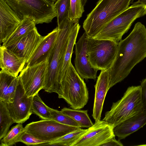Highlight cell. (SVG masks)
I'll list each match as a JSON object with an SVG mask.
<instances>
[{
	"instance_id": "cell-30",
	"label": "cell",
	"mask_w": 146,
	"mask_h": 146,
	"mask_svg": "<svg viewBox=\"0 0 146 146\" xmlns=\"http://www.w3.org/2000/svg\"><path fill=\"white\" fill-rule=\"evenodd\" d=\"M84 11L82 0H70L68 18L71 20H79Z\"/></svg>"
},
{
	"instance_id": "cell-16",
	"label": "cell",
	"mask_w": 146,
	"mask_h": 146,
	"mask_svg": "<svg viewBox=\"0 0 146 146\" xmlns=\"http://www.w3.org/2000/svg\"><path fill=\"white\" fill-rule=\"evenodd\" d=\"M58 31V27L42 39L25 66H31L46 60L50 56L54 48Z\"/></svg>"
},
{
	"instance_id": "cell-9",
	"label": "cell",
	"mask_w": 146,
	"mask_h": 146,
	"mask_svg": "<svg viewBox=\"0 0 146 146\" xmlns=\"http://www.w3.org/2000/svg\"><path fill=\"white\" fill-rule=\"evenodd\" d=\"M24 128L25 132L36 138L49 142L80 128L62 124L51 119L33 121Z\"/></svg>"
},
{
	"instance_id": "cell-37",
	"label": "cell",
	"mask_w": 146,
	"mask_h": 146,
	"mask_svg": "<svg viewBox=\"0 0 146 146\" xmlns=\"http://www.w3.org/2000/svg\"><path fill=\"white\" fill-rule=\"evenodd\" d=\"M144 145V146H146V144H145V145Z\"/></svg>"
},
{
	"instance_id": "cell-4",
	"label": "cell",
	"mask_w": 146,
	"mask_h": 146,
	"mask_svg": "<svg viewBox=\"0 0 146 146\" xmlns=\"http://www.w3.org/2000/svg\"><path fill=\"white\" fill-rule=\"evenodd\" d=\"M70 108L81 109L87 103L89 98L86 84L71 62L63 78L58 83L56 93Z\"/></svg>"
},
{
	"instance_id": "cell-8",
	"label": "cell",
	"mask_w": 146,
	"mask_h": 146,
	"mask_svg": "<svg viewBox=\"0 0 146 146\" xmlns=\"http://www.w3.org/2000/svg\"><path fill=\"white\" fill-rule=\"evenodd\" d=\"M118 43L88 37L87 55L91 65L98 70L110 69L115 58Z\"/></svg>"
},
{
	"instance_id": "cell-28",
	"label": "cell",
	"mask_w": 146,
	"mask_h": 146,
	"mask_svg": "<svg viewBox=\"0 0 146 146\" xmlns=\"http://www.w3.org/2000/svg\"><path fill=\"white\" fill-rule=\"evenodd\" d=\"M70 2V0H58L54 3L57 13L58 25L68 18Z\"/></svg>"
},
{
	"instance_id": "cell-25",
	"label": "cell",
	"mask_w": 146,
	"mask_h": 146,
	"mask_svg": "<svg viewBox=\"0 0 146 146\" xmlns=\"http://www.w3.org/2000/svg\"><path fill=\"white\" fill-rule=\"evenodd\" d=\"M22 124L18 123L11 128L0 140V146H11L19 142L21 136L25 131Z\"/></svg>"
},
{
	"instance_id": "cell-7",
	"label": "cell",
	"mask_w": 146,
	"mask_h": 146,
	"mask_svg": "<svg viewBox=\"0 0 146 146\" xmlns=\"http://www.w3.org/2000/svg\"><path fill=\"white\" fill-rule=\"evenodd\" d=\"M21 20L29 17L36 24L48 23L57 16L54 3L47 0H5Z\"/></svg>"
},
{
	"instance_id": "cell-33",
	"label": "cell",
	"mask_w": 146,
	"mask_h": 146,
	"mask_svg": "<svg viewBox=\"0 0 146 146\" xmlns=\"http://www.w3.org/2000/svg\"><path fill=\"white\" fill-rule=\"evenodd\" d=\"M122 143L120 140H117L114 137L106 142L102 145L101 146H123Z\"/></svg>"
},
{
	"instance_id": "cell-35",
	"label": "cell",
	"mask_w": 146,
	"mask_h": 146,
	"mask_svg": "<svg viewBox=\"0 0 146 146\" xmlns=\"http://www.w3.org/2000/svg\"><path fill=\"white\" fill-rule=\"evenodd\" d=\"M87 0H82V4L83 6L84 7L85 5Z\"/></svg>"
},
{
	"instance_id": "cell-23",
	"label": "cell",
	"mask_w": 146,
	"mask_h": 146,
	"mask_svg": "<svg viewBox=\"0 0 146 146\" xmlns=\"http://www.w3.org/2000/svg\"><path fill=\"white\" fill-rule=\"evenodd\" d=\"M61 111L77 123L80 128H89L94 124L88 115V110L64 108Z\"/></svg>"
},
{
	"instance_id": "cell-22",
	"label": "cell",
	"mask_w": 146,
	"mask_h": 146,
	"mask_svg": "<svg viewBox=\"0 0 146 146\" xmlns=\"http://www.w3.org/2000/svg\"><path fill=\"white\" fill-rule=\"evenodd\" d=\"M80 27V26L78 23L75 26L70 34L62 65L60 72L58 83L63 78L66 71L71 62V59L73 48L76 43Z\"/></svg>"
},
{
	"instance_id": "cell-6",
	"label": "cell",
	"mask_w": 146,
	"mask_h": 146,
	"mask_svg": "<svg viewBox=\"0 0 146 146\" xmlns=\"http://www.w3.org/2000/svg\"><path fill=\"white\" fill-rule=\"evenodd\" d=\"M146 15V6L133 3L132 5L106 25L94 37L118 43L133 22Z\"/></svg>"
},
{
	"instance_id": "cell-21",
	"label": "cell",
	"mask_w": 146,
	"mask_h": 146,
	"mask_svg": "<svg viewBox=\"0 0 146 146\" xmlns=\"http://www.w3.org/2000/svg\"><path fill=\"white\" fill-rule=\"evenodd\" d=\"M34 20L29 17H24L13 33L3 43L5 47L12 45L36 28Z\"/></svg>"
},
{
	"instance_id": "cell-20",
	"label": "cell",
	"mask_w": 146,
	"mask_h": 146,
	"mask_svg": "<svg viewBox=\"0 0 146 146\" xmlns=\"http://www.w3.org/2000/svg\"><path fill=\"white\" fill-rule=\"evenodd\" d=\"M19 81V76L15 77L0 71V101L6 103L13 102Z\"/></svg>"
},
{
	"instance_id": "cell-1",
	"label": "cell",
	"mask_w": 146,
	"mask_h": 146,
	"mask_svg": "<svg viewBox=\"0 0 146 146\" xmlns=\"http://www.w3.org/2000/svg\"><path fill=\"white\" fill-rule=\"evenodd\" d=\"M146 57V28L136 23L129 34L118 43L116 56L110 69L109 88L121 82Z\"/></svg>"
},
{
	"instance_id": "cell-31",
	"label": "cell",
	"mask_w": 146,
	"mask_h": 146,
	"mask_svg": "<svg viewBox=\"0 0 146 146\" xmlns=\"http://www.w3.org/2000/svg\"><path fill=\"white\" fill-rule=\"evenodd\" d=\"M19 142H22L27 145L40 146L47 141L38 139L33 135L25 131L21 136Z\"/></svg>"
},
{
	"instance_id": "cell-36",
	"label": "cell",
	"mask_w": 146,
	"mask_h": 146,
	"mask_svg": "<svg viewBox=\"0 0 146 146\" xmlns=\"http://www.w3.org/2000/svg\"><path fill=\"white\" fill-rule=\"evenodd\" d=\"M47 0L54 3V2H55L58 0Z\"/></svg>"
},
{
	"instance_id": "cell-12",
	"label": "cell",
	"mask_w": 146,
	"mask_h": 146,
	"mask_svg": "<svg viewBox=\"0 0 146 146\" xmlns=\"http://www.w3.org/2000/svg\"><path fill=\"white\" fill-rule=\"evenodd\" d=\"M33 97L27 96L19 80L13 102L5 103L15 123H23L29 119L33 113Z\"/></svg>"
},
{
	"instance_id": "cell-10",
	"label": "cell",
	"mask_w": 146,
	"mask_h": 146,
	"mask_svg": "<svg viewBox=\"0 0 146 146\" xmlns=\"http://www.w3.org/2000/svg\"><path fill=\"white\" fill-rule=\"evenodd\" d=\"M49 61L48 58L31 66L24 67L19 76L28 97H33L44 86Z\"/></svg>"
},
{
	"instance_id": "cell-26",
	"label": "cell",
	"mask_w": 146,
	"mask_h": 146,
	"mask_svg": "<svg viewBox=\"0 0 146 146\" xmlns=\"http://www.w3.org/2000/svg\"><path fill=\"white\" fill-rule=\"evenodd\" d=\"M15 122L11 117L5 103L0 101V140L9 131L10 126Z\"/></svg>"
},
{
	"instance_id": "cell-18",
	"label": "cell",
	"mask_w": 146,
	"mask_h": 146,
	"mask_svg": "<svg viewBox=\"0 0 146 146\" xmlns=\"http://www.w3.org/2000/svg\"><path fill=\"white\" fill-rule=\"evenodd\" d=\"M26 62L19 58L5 46H0L1 71L17 77L24 68Z\"/></svg>"
},
{
	"instance_id": "cell-14",
	"label": "cell",
	"mask_w": 146,
	"mask_h": 146,
	"mask_svg": "<svg viewBox=\"0 0 146 146\" xmlns=\"http://www.w3.org/2000/svg\"><path fill=\"white\" fill-rule=\"evenodd\" d=\"M42 36L38 33L36 27L15 43L5 47L17 57L25 60L26 62Z\"/></svg>"
},
{
	"instance_id": "cell-32",
	"label": "cell",
	"mask_w": 146,
	"mask_h": 146,
	"mask_svg": "<svg viewBox=\"0 0 146 146\" xmlns=\"http://www.w3.org/2000/svg\"><path fill=\"white\" fill-rule=\"evenodd\" d=\"M141 98L143 110H146V77L141 82Z\"/></svg>"
},
{
	"instance_id": "cell-2",
	"label": "cell",
	"mask_w": 146,
	"mask_h": 146,
	"mask_svg": "<svg viewBox=\"0 0 146 146\" xmlns=\"http://www.w3.org/2000/svg\"><path fill=\"white\" fill-rule=\"evenodd\" d=\"M79 20L68 18L58 25V31L54 48L48 58V65L43 89L47 92L57 93L58 80L69 37Z\"/></svg>"
},
{
	"instance_id": "cell-34",
	"label": "cell",
	"mask_w": 146,
	"mask_h": 146,
	"mask_svg": "<svg viewBox=\"0 0 146 146\" xmlns=\"http://www.w3.org/2000/svg\"><path fill=\"white\" fill-rule=\"evenodd\" d=\"M133 1L134 0H133ZM133 3L139 5H144L146 6V0H137V1Z\"/></svg>"
},
{
	"instance_id": "cell-19",
	"label": "cell",
	"mask_w": 146,
	"mask_h": 146,
	"mask_svg": "<svg viewBox=\"0 0 146 146\" xmlns=\"http://www.w3.org/2000/svg\"><path fill=\"white\" fill-rule=\"evenodd\" d=\"M146 124V110L124 121L114 127L115 136L120 140L137 131Z\"/></svg>"
},
{
	"instance_id": "cell-17",
	"label": "cell",
	"mask_w": 146,
	"mask_h": 146,
	"mask_svg": "<svg viewBox=\"0 0 146 146\" xmlns=\"http://www.w3.org/2000/svg\"><path fill=\"white\" fill-rule=\"evenodd\" d=\"M110 69L101 71L94 86L95 93L92 116L95 122L101 120L105 97L109 90Z\"/></svg>"
},
{
	"instance_id": "cell-15",
	"label": "cell",
	"mask_w": 146,
	"mask_h": 146,
	"mask_svg": "<svg viewBox=\"0 0 146 146\" xmlns=\"http://www.w3.org/2000/svg\"><path fill=\"white\" fill-rule=\"evenodd\" d=\"M21 20L5 0H0V42L3 43L13 33Z\"/></svg>"
},
{
	"instance_id": "cell-24",
	"label": "cell",
	"mask_w": 146,
	"mask_h": 146,
	"mask_svg": "<svg viewBox=\"0 0 146 146\" xmlns=\"http://www.w3.org/2000/svg\"><path fill=\"white\" fill-rule=\"evenodd\" d=\"M87 130V129L80 128L51 142L43 143L40 146H72Z\"/></svg>"
},
{
	"instance_id": "cell-5",
	"label": "cell",
	"mask_w": 146,
	"mask_h": 146,
	"mask_svg": "<svg viewBox=\"0 0 146 146\" xmlns=\"http://www.w3.org/2000/svg\"><path fill=\"white\" fill-rule=\"evenodd\" d=\"M141 92L140 85L128 87L121 98L113 103L102 120L114 127L143 111Z\"/></svg>"
},
{
	"instance_id": "cell-29",
	"label": "cell",
	"mask_w": 146,
	"mask_h": 146,
	"mask_svg": "<svg viewBox=\"0 0 146 146\" xmlns=\"http://www.w3.org/2000/svg\"><path fill=\"white\" fill-rule=\"evenodd\" d=\"M48 108L50 112L52 119L62 124L80 128L77 123L61 111L49 107Z\"/></svg>"
},
{
	"instance_id": "cell-3",
	"label": "cell",
	"mask_w": 146,
	"mask_h": 146,
	"mask_svg": "<svg viewBox=\"0 0 146 146\" xmlns=\"http://www.w3.org/2000/svg\"><path fill=\"white\" fill-rule=\"evenodd\" d=\"M133 2V0H99L83 23V28L88 37H94Z\"/></svg>"
},
{
	"instance_id": "cell-27",
	"label": "cell",
	"mask_w": 146,
	"mask_h": 146,
	"mask_svg": "<svg viewBox=\"0 0 146 146\" xmlns=\"http://www.w3.org/2000/svg\"><path fill=\"white\" fill-rule=\"evenodd\" d=\"M32 111L42 119H52L48 106L42 100L38 93L33 96L32 104Z\"/></svg>"
},
{
	"instance_id": "cell-11",
	"label": "cell",
	"mask_w": 146,
	"mask_h": 146,
	"mask_svg": "<svg viewBox=\"0 0 146 146\" xmlns=\"http://www.w3.org/2000/svg\"><path fill=\"white\" fill-rule=\"evenodd\" d=\"M114 127L104 120L96 121L72 146H101L115 137Z\"/></svg>"
},
{
	"instance_id": "cell-13",
	"label": "cell",
	"mask_w": 146,
	"mask_h": 146,
	"mask_svg": "<svg viewBox=\"0 0 146 146\" xmlns=\"http://www.w3.org/2000/svg\"><path fill=\"white\" fill-rule=\"evenodd\" d=\"M88 36L85 32L75 44V68L83 79L95 80L98 70L91 64L87 55Z\"/></svg>"
}]
</instances>
